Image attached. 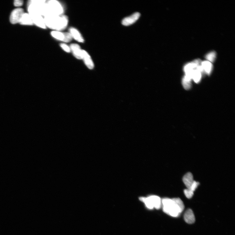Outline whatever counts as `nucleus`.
Returning a JSON list of instances; mask_svg holds the SVG:
<instances>
[{
    "mask_svg": "<svg viewBox=\"0 0 235 235\" xmlns=\"http://www.w3.org/2000/svg\"><path fill=\"white\" fill-rule=\"evenodd\" d=\"M44 17L46 27L53 30V31H63L68 25V17L64 14L48 15Z\"/></svg>",
    "mask_w": 235,
    "mask_h": 235,
    "instance_id": "obj_1",
    "label": "nucleus"
},
{
    "mask_svg": "<svg viewBox=\"0 0 235 235\" xmlns=\"http://www.w3.org/2000/svg\"><path fill=\"white\" fill-rule=\"evenodd\" d=\"M162 204L164 212L171 217H178L183 212L172 199H163L162 200Z\"/></svg>",
    "mask_w": 235,
    "mask_h": 235,
    "instance_id": "obj_2",
    "label": "nucleus"
},
{
    "mask_svg": "<svg viewBox=\"0 0 235 235\" xmlns=\"http://www.w3.org/2000/svg\"><path fill=\"white\" fill-rule=\"evenodd\" d=\"M46 1L33 0L28 1V10L29 13L39 14L43 17L48 14Z\"/></svg>",
    "mask_w": 235,
    "mask_h": 235,
    "instance_id": "obj_3",
    "label": "nucleus"
},
{
    "mask_svg": "<svg viewBox=\"0 0 235 235\" xmlns=\"http://www.w3.org/2000/svg\"><path fill=\"white\" fill-rule=\"evenodd\" d=\"M46 5L48 12L47 15H61L63 14L64 8L59 1L56 0L46 1Z\"/></svg>",
    "mask_w": 235,
    "mask_h": 235,
    "instance_id": "obj_4",
    "label": "nucleus"
},
{
    "mask_svg": "<svg viewBox=\"0 0 235 235\" xmlns=\"http://www.w3.org/2000/svg\"><path fill=\"white\" fill-rule=\"evenodd\" d=\"M140 199L145 203L149 209H152L155 207L159 209L161 207L162 200L159 196H151L147 198L141 197Z\"/></svg>",
    "mask_w": 235,
    "mask_h": 235,
    "instance_id": "obj_5",
    "label": "nucleus"
},
{
    "mask_svg": "<svg viewBox=\"0 0 235 235\" xmlns=\"http://www.w3.org/2000/svg\"><path fill=\"white\" fill-rule=\"evenodd\" d=\"M51 35L55 39L65 42H69L73 39L69 32H63L60 31H53L51 32Z\"/></svg>",
    "mask_w": 235,
    "mask_h": 235,
    "instance_id": "obj_6",
    "label": "nucleus"
},
{
    "mask_svg": "<svg viewBox=\"0 0 235 235\" xmlns=\"http://www.w3.org/2000/svg\"><path fill=\"white\" fill-rule=\"evenodd\" d=\"M29 14L31 18L33 24H35L36 25L41 28L43 29L46 28L44 17L39 14L36 13H29Z\"/></svg>",
    "mask_w": 235,
    "mask_h": 235,
    "instance_id": "obj_7",
    "label": "nucleus"
},
{
    "mask_svg": "<svg viewBox=\"0 0 235 235\" xmlns=\"http://www.w3.org/2000/svg\"><path fill=\"white\" fill-rule=\"evenodd\" d=\"M23 9L21 8L14 9L12 12L10 17V21L13 24L20 23L21 17L24 13Z\"/></svg>",
    "mask_w": 235,
    "mask_h": 235,
    "instance_id": "obj_8",
    "label": "nucleus"
},
{
    "mask_svg": "<svg viewBox=\"0 0 235 235\" xmlns=\"http://www.w3.org/2000/svg\"><path fill=\"white\" fill-rule=\"evenodd\" d=\"M140 13L137 12L130 16L125 18L122 21V24L125 26H130L135 23L140 18Z\"/></svg>",
    "mask_w": 235,
    "mask_h": 235,
    "instance_id": "obj_9",
    "label": "nucleus"
},
{
    "mask_svg": "<svg viewBox=\"0 0 235 235\" xmlns=\"http://www.w3.org/2000/svg\"><path fill=\"white\" fill-rule=\"evenodd\" d=\"M70 47L71 52H72L75 58L78 60H82L83 50H81L80 46L76 44H71Z\"/></svg>",
    "mask_w": 235,
    "mask_h": 235,
    "instance_id": "obj_10",
    "label": "nucleus"
},
{
    "mask_svg": "<svg viewBox=\"0 0 235 235\" xmlns=\"http://www.w3.org/2000/svg\"><path fill=\"white\" fill-rule=\"evenodd\" d=\"M69 32L72 37L76 41L81 43L84 42V40L82 35L76 28L71 27L69 28Z\"/></svg>",
    "mask_w": 235,
    "mask_h": 235,
    "instance_id": "obj_11",
    "label": "nucleus"
},
{
    "mask_svg": "<svg viewBox=\"0 0 235 235\" xmlns=\"http://www.w3.org/2000/svg\"><path fill=\"white\" fill-rule=\"evenodd\" d=\"M83 59L86 65L90 69L92 70L94 68V64L93 60L88 53L86 51L83 50Z\"/></svg>",
    "mask_w": 235,
    "mask_h": 235,
    "instance_id": "obj_12",
    "label": "nucleus"
},
{
    "mask_svg": "<svg viewBox=\"0 0 235 235\" xmlns=\"http://www.w3.org/2000/svg\"><path fill=\"white\" fill-rule=\"evenodd\" d=\"M184 219L187 223L189 224L194 223L195 218L193 211L190 209L187 210L184 214Z\"/></svg>",
    "mask_w": 235,
    "mask_h": 235,
    "instance_id": "obj_13",
    "label": "nucleus"
},
{
    "mask_svg": "<svg viewBox=\"0 0 235 235\" xmlns=\"http://www.w3.org/2000/svg\"><path fill=\"white\" fill-rule=\"evenodd\" d=\"M183 182L188 189H189L193 183V176L191 172H188L183 177Z\"/></svg>",
    "mask_w": 235,
    "mask_h": 235,
    "instance_id": "obj_14",
    "label": "nucleus"
},
{
    "mask_svg": "<svg viewBox=\"0 0 235 235\" xmlns=\"http://www.w3.org/2000/svg\"><path fill=\"white\" fill-rule=\"evenodd\" d=\"M19 23L26 25H32L33 24L29 13H24Z\"/></svg>",
    "mask_w": 235,
    "mask_h": 235,
    "instance_id": "obj_15",
    "label": "nucleus"
},
{
    "mask_svg": "<svg viewBox=\"0 0 235 235\" xmlns=\"http://www.w3.org/2000/svg\"><path fill=\"white\" fill-rule=\"evenodd\" d=\"M201 66L203 72H204L208 75L211 72L213 66L212 62L208 61H205L201 62Z\"/></svg>",
    "mask_w": 235,
    "mask_h": 235,
    "instance_id": "obj_16",
    "label": "nucleus"
},
{
    "mask_svg": "<svg viewBox=\"0 0 235 235\" xmlns=\"http://www.w3.org/2000/svg\"><path fill=\"white\" fill-rule=\"evenodd\" d=\"M201 73L200 71L197 69L194 70L192 74V79L196 83H198L200 81L201 78Z\"/></svg>",
    "mask_w": 235,
    "mask_h": 235,
    "instance_id": "obj_17",
    "label": "nucleus"
},
{
    "mask_svg": "<svg viewBox=\"0 0 235 235\" xmlns=\"http://www.w3.org/2000/svg\"><path fill=\"white\" fill-rule=\"evenodd\" d=\"M192 79L188 76L186 75L183 79V85L184 87L186 90L190 89L191 87V80Z\"/></svg>",
    "mask_w": 235,
    "mask_h": 235,
    "instance_id": "obj_18",
    "label": "nucleus"
},
{
    "mask_svg": "<svg viewBox=\"0 0 235 235\" xmlns=\"http://www.w3.org/2000/svg\"><path fill=\"white\" fill-rule=\"evenodd\" d=\"M216 54L214 51H212L209 53L205 56V58L207 61L212 62L215 61Z\"/></svg>",
    "mask_w": 235,
    "mask_h": 235,
    "instance_id": "obj_19",
    "label": "nucleus"
},
{
    "mask_svg": "<svg viewBox=\"0 0 235 235\" xmlns=\"http://www.w3.org/2000/svg\"><path fill=\"white\" fill-rule=\"evenodd\" d=\"M172 199H173L174 202L178 205L181 210L183 211L184 209L185 206L183 201L179 198H174Z\"/></svg>",
    "mask_w": 235,
    "mask_h": 235,
    "instance_id": "obj_20",
    "label": "nucleus"
},
{
    "mask_svg": "<svg viewBox=\"0 0 235 235\" xmlns=\"http://www.w3.org/2000/svg\"><path fill=\"white\" fill-rule=\"evenodd\" d=\"M194 192L193 191L188 189L184 190V193L186 197L188 199H190L193 197L194 195Z\"/></svg>",
    "mask_w": 235,
    "mask_h": 235,
    "instance_id": "obj_21",
    "label": "nucleus"
},
{
    "mask_svg": "<svg viewBox=\"0 0 235 235\" xmlns=\"http://www.w3.org/2000/svg\"><path fill=\"white\" fill-rule=\"evenodd\" d=\"M60 46L61 49L66 52L70 53L71 52L70 46L65 44V43H61Z\"/></svg>",
    "mask_w": 235,
    "mask_h": 235,
    "instance_id": "obj_22",
    "label": "nucleus"
},
{
    "mask_svg": "<svg viewBox=\"0 0 235 235\" xmlns=\"http://www.w3.org/2000/svg\"><path fill=\"white\" fill-rule=\"evenodd\" d=\"M199 184V183L198 182L194 181L192 185H191L190 188L189 189L194 192L196 189L197 188Z\"/></svg>",
    "mask_w": 235,
    "mask_h": 235,
    "instance_id": "obj_23",
    "label": "nucleus"
},
{
    "mask_svg": "<svg viewBox=\"0 0 235 235\" xmlns=\"http://www.w3.org/2000/svg\"><path fill=\"white\" fill-rule=\"evenodd\" d=\"M23 3V1L21 0H16L14 1V4L16 7H20L22 5Z\"/></svg>",
    "mask_w": 235,
    "mask_h": 235,
    "instance_id": "obj_24",
    "label": "nucleus"
}]
</instances>
